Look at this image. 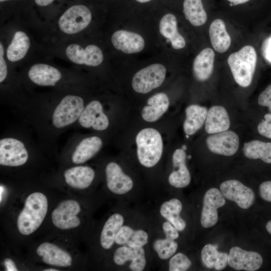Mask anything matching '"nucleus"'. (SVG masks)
I'll return each mask as SVG.
<instances>
[{"label": "nucleus", "instance_id": "2eb2a0df", "mask_svg": "<svg viewBox=\"0 0 271 271\" xmlns=\"http://www.w3.org/2000/svg\"><path fill=\"white\" fill-rule=\"evenodd\" d=\"M106 184L108 189L119 195L131 190L133 183L132 179L125 174L121 167L115 162H110L106 166Z\"/></svg>", "mask_w": 271, "mask_h": 271}, {"label": "nucleus", "instance_id": "f704fd0d", "mask_svg": "<svg viewBox=\"0 0 271 271\" xmlns=\"http://www.w3.org/2000/svg\"><path fill=\"white\" fill-rule=\"evenodd\" d=\"M192 262L184 254L179 252L173 256L169 261L170 271H185L191 265Z\"/></svg>", "mask_w": 271, "mask_h": 271}, {"label": "nucleus", "instance_id": "49530a36", "mask_svg": "<svg viewBox=\"0 0 271 271\" xmlns=\"http://www.w3.org/2000/svg\"><path fill=\"white\" fill-rule=\"evenodd\" d=\"M4 265L7 271H17L18 268L13 260L10 258H6L4 260Z\"/></svg>", "mask_w": 271, "mask_h": 271}, {"label": "nucleus", "instance_id": "603ef678", "mask_svg": "<svg viewBox=\"0 0 271 271\" xmlns=\"http://www.w3.org/2000/svg\"><path fill=\"white\" fill-rule=\"evenodd\" d=\"M44 271H58V269H55V268H48L44 270Z\"/></svg>", "mask_w": 271, "mask_h": 271}, {"label": "nucleus", "instance_id": "473e14b6", "mask_svg": "<svg viewBox=\"0 0 271 271\" xmlns=\"http://www.w3.org/2000/svg\"><path fill=\"white\" fill-rule=\"evenodd\" d=\"M183 12L186 19L194 26H200L207 21V14L202 0H184Z\"/></svg>", "mask_w": 271, "mask_h": 271}, {"label": "nucleus", "instance_id": "f8f14e48", "mask_svg": "<svg viewBox=\"0 0 271 271\" xmlns=\"http://www.w3.org/2000/svg\"><path fill=\"white\" fill-rule=\"evenodd\" d=\"M206 142L208 149L213 153L231 156L237 151L239 139L234 131L226 130L208 136Z\"/></svg>", "mask_w": 271, "mask_h": 271}, {"label": "nucleus", "instance_id": "412c9836", "mask_svg": "<svg viewBox=\"0 0 271 271\" xmlns=\"http://www.w3.org/2000/svg\"><path fill=\"white\" fill-rule=\"evenodd\" d=\"M64 176L65 182L70 187L84 189L91 185L94 178L95 172L91 167L79 166L67 169Z\"/></svg>", "mask_w": 271, "mask_h": 271}, {"label": "nucleus", "instance_id": "4468645a", "mask_svg": "<svg viewBox=\"0 0 271 271\" xmlns=\"http://www.w3.org/2000/svg\"><path fill=\"white\" fill-rule=\"evenodd\" d=\"M78 120L83 127H91L96 130H104L109 125L108 118L103 112L101 103L97 100H93L86 106Z\"/></svg>", "mask_w": 271, "mask_h": 271}, {"label": "nucleus", "instance_id": "3c124183", "mask_svg": "<svg viewBox=\"0 0 271 271\" xmlns=\"http://www.w3.org/2000/svg\"><path fill=\"white\" fill-rule=\"evenodd\" d=\"M136 1H137V2L139 3H144L148 2L151 0H136Z\"/></svg>", "mask_w": 271, "mask_h": 271}, {"label": "nucleus", "instance_id": "9b49d317", "mask_svg": "<svg viewBox=\"0 0 271 271\" xmlns=\"http://www.w3.org/2000/svg\"><path fill=\"white\" fill-rule=\"evenodd\" d=\"M65 53L69 60L79 65L97 66L103 60L101 50L95 45H89L83 48L79 44H71L66 48Z\"/></svg>", "mask_w": 271, "mask_h": 271}, {"label": "nucleus", "instance_id": "423d86ee", "mask_svg": "<svg viewBox=\"0 0 271 271\" xmlns=\"http://www.w3.org/2000/svg\"><path fill=\"white\" fill-rule=\"evenodd\" d=\"M166 69L161 64L150 65L138 71L133 76L131 84L133 90L140 93L150 92L163 83Z\"/></svg>", "mask_w": 271, "mask_h": 271}, {"label": "nucleus", "instance_id": "cd10ccee", "mask_svg": "<svg viewBox=\"0 0 271 271\" xmlns=\"http://www.w3.org/2000/svg\"><path fill=\"white\" fill-rule=\"evenodd\" d=\"M186 118L183 129L187 135H192L201 128L206 120L208 110L204 107L192 104L186 109Z\"/></svg>", "mask_w": 271, "mask_h": 271}, {"label": "nucleus", "instance_id": "a18cd8bd", "mask_svg": "<svg viewBox=\"0 0 271 271\" xmlns=\"http://www.w3.org/2000/svg\"><path fill=\"white\" fill-rule=\"evenodd\" d=\"M262 53L265 60L271 63V36L264 41L262 45Z\"/></svg>", "mask_w": 271, "mask_h": 271}, {"label": "nucleus", "instance_id": "ea45409f", "mask_svg": "<svg viewBox=\"0 0 271 271\" xmlns=\"http://www.w3.org/2000/svg\"><path fill=\"white\" fill-rule=\"evenodd\" d=\"M258 103L261 106L267 107L271 113V84L259 94Z\"/></svg>", "mask_w": 271, "mask_h": 271}, {"label": "nucleus", "instance_id": "4be33fe9", "mask_svg": "<svg viewBox=\"0 0 271 271\" xmlns=\"http://www.w3.org/2000/svg\"><path fill=\"white\" fill-rule=\"evenodd\" d=\"M229 126V117L224 107L215 105L210 108L205 120V129L207 133L213 134L226 131Z\"/></svg>", "mask_w": 271, "mask_h": 271}, {"label": "nucleus", "instance_id": "0eeeda50", "mask_svg": "<svg viewBox=\"0 0 271 271\" xmlns=\"http://www.w3.org/2000/svg\"><path fill=\"white\" fill-rule=\"evenodd\" d=\"M29 155L27 150L21 141L12 138L0 140V164L10 167L25 164Z\"/></svg>", "mask_w": 271, "mask_h": 271}, {"label": "nucleus", "instance_id": "c85d7f7f", "mask_svg": "<svg viewBox=\"0 0 271 271\" xmlns=\"http://www.w3.org/2000/svg\"><path fill=\"white\" fill-rule=\"evenodd\" d=\"M30 47V40L23 31L15 32L11 43L7 49V58L12 62H16L23 59Z\"/></svg>", "mask_w": 271, "mask_h": 271}, {"label": "nucleus", "instance_id": "f03ea898", "mask_svg": "<svg viewBox=\"0 0 271 271\" xmlns=\"http://www.w3.org/2000/svg\"><path fill=\"white\" fill-rule=\"evenodd\" d=\"M257 55L254 48L250 45L242 47L231 54L228 64L235 82L240 86L246 87L251 83L255 70Z\"/></svg>", "mask_w": 271, "mask_h": 271}, {"label": "nucleus", "instance_id": "9d476101", "mask_svg": "<svg viewBox=\"0 0 271 271\" xmlns=\"http://www.w3.org/2000/svg\"><path fill=\"white\" fill-rule=\"evenodd\" d=\"M225 204V197L219 189L212 188L206 191L203 198L200 219L203 227L209 228L216 224L218 219L217 209Z\"/></svg>", "mask_w": 271, "mask_h": 271}, {"label": "nucleus", "instance_id": "7c9ffc66", "mask_svg": "<svg viewBox=\"0 0 271 271\" xmlns=\"http://www.w3.org/2000/svg\"><path fill=\"white\" fill-rule=\"evenodd\" d=\"M123 216L118 213L110 216L105 222L100 235V244L105 249L110 248L113 245L115 236L119 229L123 225Z\"/></svg>", "mask_w": 271, "mask_h": 271}, {"label": "nucleus", "instance_id": "6e6552de", "mask_svg": "<svg viewBox=\"0 0 271 271\" xmlns=\"http://www.w3.org/2000/svg\"><path fill=\"white\" fill-rule=\"evenodd\" d=\"M81 211L79 203L74 200H64L53 210L52 220L54 225L61 229L78 227L80 220L77 215Z\"/></svg>", "mask_w": 271, "mask_h": 271}, {"label": "nucleus", "instance_id": "ddd939ff", "mask_svg": "<svg viewBox=\"0 0 271 271\" xmlns=\"http://www.w3.org/2000/svg\"><path fill=\"white\" fill-rule=\"evenodd\" d=\"M262 263V257L258 252L246 251L238 246L232 247L228 254V265L237 270L255 271Z\"/></svg>", "mask_w": 271, "mask_h": 271}, {"label": "nucleus", "instance_id": "7ed1b4c3", "mask_svg": "<svg viewBox=\"0 0 271 271\" xmlns=\"http://www.w3.org/2000/svg\"><path fill=\"white\" fill-rule=\"evenodd\" d=\"M137 155L141 165L147 168L156 165L163 153V144L160 132L153 128H145L137 134Z\"/></svg>", "mask_w": 271, "mask_h": 271}, {"label": "nucleus", "instance_id": "20e7f679", "mask_svg": "<svg viewBox=\"0 0 271 271\" xmlns=\"http://www.w3.org/2000/svg\"><path fill=\"white\" fill-rule=\"evenodd\" d=\"M83 99L77 95L63 97L54 110L52 122L57 128L68 126L79 119L84 109Z\"/></svg>", "mask_w": 271, "mask_h": 271}, {"label": "nucleus", "instance_id": "6ab92c4d", "mask_svg": "<svg viewBox=\"0 0 271 271\" xmlns=\"http://www.w3.org/2000/svg\"><path fill=\"white\" fill-rule=\"evenodd\" d=\"M111 41L116 49L126 54L140 52L145 46V41L140 35L125 30L115 32Z\"/></svg>", "mask_w": 271, "mask_h": 271}, {"label": "nucleus", "instance_id": "a878e982", "mask_svg": "<svg viewBox=\"0 0 271 271\" xmlns=\"http://www.w3.org/2000/svg\"><path fill=\"white\" fill-rule=\"evenodd\" d=\"M161 34L168 39L175 49H181L186 44L184 38L177 30V21L176 17L172 14H167L161 19L159 24Z\"/></svg>", "mask_w": 271, "mask_h": 271}, {"label": "nucleus", "instance_id": "864d4df0", "mask_svg": "<svg viewBox=\"0 0 271 271\" xmlns=\"http://www.w3.org/2000/svg\"><path fill=\"white\" fill-rule=\"evenodd\" d=\"M10 1V0H0V2H5V1Z\"/></svg>", "mask_w": 271, "mask_h": 271}, {"label": "nucleus", "instance_id": "c9c22d12", "mask_svg": "<svg viewBox=\"0 0 271 271\" xmlns=\"http://www.w3.org/2000/svg\"><path fill=\"white\" fill-rule=\"evenodd\" d=\"M218 253L217 246L211 244H206L201 250V258L204 264L209 268H213Z\"/></svg>", "mask_w": 271, "mask_h": 271}, {"label": "nucleus", "instance_id": "b1692460", "mask_svg": "<svg viewBox=\"0 0 271 271\" xmlns=\"http://www.w3.org/2000/svg\"><path fill=\"white\" fill-rule=\"evenodd\" d=\"M102 144L101 139L96 136L84 139L74 151L71 157L72 161L75 164L86 162L99 151Z\"/></svg>", "mask_w": 271, "mask_h": 271}, {"label": "nucleus", "instance_id": "f3484780", "mask_svg": "<svg viewBox=\"0 0 271 271\" xmlns=\"http://www.w3.org/2000/svg\"><path fill=\"white\" fill-rule=\"evenodd\" d=\"M186 154L183 149L176 150L173 154L174 170L170 174L168 181L175 188H184L190 183L191 175L186 164Z\"/></svg>", "mask_w": 271, "mask_h": 271}, {"label": "nucleus", "instance_id": "aec40b11", "mask_svg": "<svg viewBox=\"0 0 271 271\" xmlns=\"http://www.w3.org/2000/svg\"><path fill=\"white\" fill-rule=\"evenodd\" d=\"M30 79L42 86H54L61 79L62 74L56 68L44 63L32 65L28 71Z\"/></svg>", "mask_w": 271, "mask_h": 271}, {"label": "nucleus", "instance_id": "72a5a7b5", "mask_svg": "<svg viewBox=\"0 0 271 271\" xmlns=\"http://www.w3.org/2000/svg\"><path fill=\"white\" fill-rule=\"evenodd\" d=\"M154 250L162 259H167L171 257L176 251L178 244L175 240L166 237L156 240L153 244Z\"/></svg>", "mask_w": 271, "mask_h": 271}, {"label": "nucleus", "instance_id": "8fccbe9b", "mask_svg": "<svg viewBox=\"0 0 271 271\" xmlns=\"http://www.w3.org/2000/svg\"><path fill=\"white\" fill-rule=\"evenodd\" d=\"M265 227L267 232L271 234V220L266 223Z\"/></svg>", "mask_w": 271, "mask_h": 271}, {"label": "nucleus", "instance_id": "c756f323", "mask_svg": "<svg viewBox=\"0 0 271 271\" xmlns=\"http://www.w3.org/2000/svg\"><path fill=\"white\" fill-rule=\"evenodd\" d=\"M182 209L181 202L178 199L173 198L162 204L160 212L161 215L173 224L178 231H182L185 228L186 223L180 215Z\"/></svg>", "mask_w": 271, "mask_h": 271}, {"label": "nucleus", "instance_id": "dca6fc26", "mask_svg": "<svg viewBox=\"0 0 271 271\" xmlns=\"http://www.w3.org/2000/svg\"><path fill=\"white\" fill-rule=\"evenodd\" d=\"M129 260L131 262L129 267L131 270H143L146 264V259L143 247L122 246L114 252L113 261L117 265H123Z\"/></svg>", "mask_w": 271, "mask_h": 271}, {"label": "nucleus", "instance_id": "58836bf2", "mask_svg": "<svg viewBox=\"0 0 271 271\" xmlns=\"http://www.w3.org/2000/svg\"><path fill=\"white\" fill-rule=\"evenodd\" d=\"M257 130L260 134L271 139V113L264 116V119L257 126Z\"/></svg>", "mask_w": 271, "mask_h": 271}, {"label": "nucleus", "instance_id": "f257e3e1", "mask_svg": "<svg viewBox=\"0 0 271 271\" xmlns=\"http://www.w3.org/2000/svg\"><path fill=\"white\" fill-rule=\"evenodd\" d=\"M48 210L46 196L41 192H34L27 198L17 220V227L23 235L35 231L42 223Z\"/></svg>", "mask_w": 271, "mask_h": 271}, {"label": "nucleus", "instance_id": "37998d69", "mask_svg": "<svg viewBox=\"0 0 271 271\" xmlns=\"http://www.w3.org/2000/svg\"><path fill=\"white\" fill-rule=\"evenodd\" d=\"M5 50L2 42L0 43V82L6 78L8 73L7 66L4 58Z\"/></svg>", "mask_w": 271, "mask_h": 271}, {"label": "nucleus", "instance_id": "393cba45", "mask_svg": "<svg viewBox=\"0 0 271 271\" xmlns=\"http://www.w3.org/2000/svg\"><path fill=\"white\" fill-rule=\"evenodd\" d=\"M214 58L215 53L209 48L203 49L196 56L194 61L193 70L198 80L204 81L210 77L213 70Z\"/></svg>", "mask_w": 271, "mask_h": 271}, {"label": "nucleus", "instance_id": "a211bd4d", "mask_svg": "<svg viewBox=\"0 0 271 271\" xmlns=\"http://www.w3.org/2000/svg\"><path fill=\"white\" fill-rule=\"evenodd\" d=\"M36 252L39 256L42 257V261L48 264L68 267L72 262V257L67 252L52 243L45 242L41 243Z\"/></svg>", "mask_w": 271, "mask_h": 271}, {"label": "nucleus", "instance_id": "2f4dec72", "mask_svg": "<svg viewBox=\"0 0 271 271\" xmlns=\"http://www.w3.org/2000/svg\"><path fill=\"white\" fill-rule=\"evenodd\" d=\"M243 152L244 156L251 159H260L264 162L271 163V143L253 140L245 143Z\"/></svg>", "mask_w": 271, "mask_h": 271}, {"label": "nucleus", "instance_id": "1a4fd4ad", "mask_svg": "<svg viewBox=\"0 0 271 271\" xmlns=\"http://www.w3.org/2000/svg\"><path fill=\"white\" fill-rule=\"evenodd\" d=\"M220 189L226 199L235 202L242 209L249 208L254 203L255 194L253 190L238 180L225 181L220 184Z\"/></svg>", "mask_w": 271, "mask_h": 271}, {"label": "nucleus", "instance_id": "bb28decb", "mask_svg": "<svg viewBox=\"0 0 271 271\" xmlns=\"http://www.w3.org/2000/svg\"><path fill=\"white\" fill-rule=\"evenodd\" d=\"M209 33L214 49L220 53L225 52L230 46L231 38L224 22L219 19L213 21L210 26Z\"/></svg>", "mask_w": 271, "mask_h": 271}, {"label": "nucleus", "instance_id": "79ce46f5", "mask_svg": "<svg viewBox=\"0 0 271 271\" xmlns=\"http://www.w3.org/2000/svg\"><path fill=\"white\" fill-rule=\"evenodd\" d=\"M259 192L262 199L271 202V181L262 182L259 185Z\"/></svg>", "mask_w": 271, "mask_h": 271}, {"label": "nucleus", "instance_id": "a19ab883", "mask_svg": "<svg viewBox=\"0 0 271 271\" xmlns=\"http://www.w3.org/2000/svg\"><path fill=\"white\" fill-rule=\"evenodd\" d=\"M162 227L166 238L173 240H175L178 238V230L169 221L164 222L162 225Z\"/></svg>", "mask_w": 271, "mask_h": 271}, {"label": "nucleus", "instance_id": "4c0bfd02", "mask_svg": "<svg viewBox=\"0 0 271 271\" xmlns=\"http://www.w3.org/2000/svg\"><path fill=\"white\" fill-rule=\"evenodd\" d=\"M134 230L128 226L122 225L117 233L114 241L119 245L126 244Z\"/></svg>", "mask_w": 271, "mask_h": 271}, {"label": "nucleus", "instance_id": "39448f33", "mask_svg": "<svg viewBox=\"0 0 271 271\" xmlns=\"http://www.w3.org/2000/svg\"><path fill=\"white\" fill-rule=\"evenodd\" d=\"M92 19L91 13L84 5H78L68 9L60 17L58 26L64 33L72 35L85 29Z\"/></svg>", "mask_w": 271, "mask_h": 271}, {"label": "nucleus", "instance_id": "c03bdc74", "mask_svg": "<svg viewBox=\"0 0 271 271\" xmlns=\"http://www.w3.org/2000/svg\"><path fill=\"white\" fill-rule=\"evenodd\" d=\"M228 254L226 252H219L214 268L216 270L224 269L228 264Z\"/></svg>", "mask_w": 271, "mask_h": 271}, {"label": "nucleus", "instance_id": "5701e85b", "mask_svg": "<svg viewBox=\"0 0 271 271\" xmlns=\"http://www.w3.org/2000/svg\"><path fill=\"white\" fill-rule=\"evenodd\" d=\"M147 104L142 110V117L146 121L154 122L168 110L169 99L165 93H158L149 98Z\"/></svg>", "mask_w": 271, "mask_h": 271}, {"label": "nucleus", "instance_id": "09e8293b", "mask_svg": "<svg viewBox=\"0 0 271 271\" xmlns=\"http://www.w3.org/2000/svg\"><path fill=\"white\" fill-rule=\"evenodd\" d=\"M232 4L233 5L241 4L248 2L249 0H227Z\"/></svg>", "mask_w": 271, "mask_h": 271}, {"label": "nucleus", "instance_id": "e433bc0d", "mask_svg": "<svg viewBox=\"0 0 271 271\" xmlns=\"http://www.w3.org/2000/svg\"><path fill=\"white\" fill-rule=\"evenodd\" d=\"M148 242V234L144 230H134L126 245L130 247H143Z\"/></svg>", "mask_w": 271, "mask_h": 271}, {"label": "nucleus", "instance_id": "de8ad7c7", "mask_svg": "<svg viewBox=\"0 0 271 271\" xmlns=\"http://www.w3.org/2000/svg\"><path fill=\"white\" fill-rule=\"evenodd\" d=\"M54 0H35L36 4L39 6H47L52 3Z\"/></svg>", "mask_w": 271, "mask_h": 271}]
</instances>
